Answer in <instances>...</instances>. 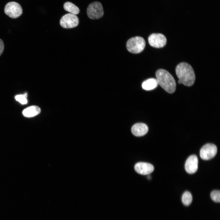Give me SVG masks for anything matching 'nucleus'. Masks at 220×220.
<instances>
[{"label":"nucleus","instance_id":"11","mask_svg":"<svg viewBox=\"0 0 220 220\" xmlns=\"http://www.w3.org/2000/svg\"><path fill=\"white\" fill-rule=\"evenodd\" d=\"M148 130V126L145 124L139 123L135 124L132 127L131 131L136 136H141L146 134Z\"/></svg>","mask_w":220,"mask_h":220},{"label":"nucleus","instance_id":"7","mask_svg":"<svg viewBox=\"0 0 220 220\" xmlns=\"http://www.w3.org/2000/svg\"><path fill=\"white\" fill-rule=\"evenodd\" d=\"M217 151L216 146L214 144L208 143L204 145L200 151V156L204 160H207L213 158Z\"/></svg>","mask_w":220,"mask_h":220},{"label":"nucleus","instance_id":"6","mask_svg":"<svg viewBox=\"0 0 220 220\" xmlns=\"http://www.w3.org/2000/svg\"><path fill=\"white\" fill-rule=\"evenodd\" d=\"M79 23L78 17L75 15L68 13L64 15L60 20V24L63 28H70L78 26Z\"/></svg>","mask_w":220,"mask_h":220},{"label":"nucleus","instance_id":"14","mask_svg":"<svg viewBox=\"0 0 220 220\" xmlns=\"http://www.w3.org/2000/svg\"><path fill=\"white\" fill-rule=\"evenodd\" d=\"M64 9L66 11L74 14H77L79 12V8L71 2H67L64 5Z\"/></svg>","mask_w":220,"mask_h":220},{"label":"nucleus","instance_id":"4","mask_svg":"<svg viewBox=\"0 0 220 220\" xmlns=\"http://www.w3.org/2000/svg\"><path fill=\"white\" fill-rule=\"evenodd\" d=\"M88 17L92 19H97L101 18L103 15L104 11L101 4L98 2L90 3L87 9Z\"/></svg>","mask_w":220,"mask_h":220},{"label":"nucleus","instance_id":"12","mask_svg":"<svg viewBox=\"0 0 220 220\" xmlns=\"http://www.w3.org/2000/svg\"><path fill=\"white\" fill-rule=\"evenodd\" d=\"M41 112V110L38 106L33 105L28 107L23 111L22 113L23 115L27 117H34L38 114Z\"/></svg>","mask_w":220,"mask_h":220},{"label":"nucleus","instance_id":"13","mask_svg":"<svg viewBox=\"0 0 220 220\" xmlns=\"http://www.w3.org/2000/svg\"><path fill=\"white\" fill-rule=\"evenodd\" d=\"M158 84V82L156 79L150 78L143 82L142 84V87L145 90H150L155 88Z\"/></svg>","mask_w":220,"mask_h":220},{"label":"nucleus","instance_id":"19","mask_svg":"<svg viewBox=\"0 0 220 220\" xmlns=\"http://www.w3.org/2000/svg\"><path fill=\"white\" fill-rule=\"evenodd\" d=\"M178 82L179 84H182V83L181 81L179 79L178 81Z\"/></svg>","mask_w":220,"mask_h":220},{"label":"nucleus","instance_id":"8","mask_svg":"<svg viewBox=\"0 0 220 220\" xmlns=\"http://www.w3.org/2000/svg\"><path fill=\"white\" fill-rule=\"evenodd\" d=\"M148 41L151 46L155 48H160L166 45L167 39L165 36L162 34L153 33L148 37Z\"/></svg>","mask_w":220,"mask_h":220},{"label":"nucleus","instance_id":"17","mask_svg":"<svg viewBox=\"0 0 220 220\" xmlns=\"http://www.w3.org/2000/svg\"><path fill=\"white\" fill-rule=\"evenodd\" d=\"M211 197L212 200L216 202H220V192L219 190H214L211 193Z\"/></svg>","mask_w":220,"mask_h":220},{"label":"nucleus","instance_id":"2","mask_svg":"<svg viewBox=\"0 0 220 220\" xmlns=\"http://www.w3.org/2000/svg\"><path fill=\"white\" fill-rule=\"evenodd\" d=\"M158 84L167 92L171 94L176 89L175 80L172 75L167 70L160 69L156 73Z\"/></svg>","mask_w":220,"mask_h":220},{"label":"nucleus","instance_id":"10","mask_svg":"<svg viewBox=\"0 0 220 220\" xmlns=\"http://www.w3.org/2000/svg\"><path fill=\"white\" fill-rule=\"evenodd\" d=\"M134 169L138 173L142 175L148 174L154 170V167L151 164L145 162H139L135 165Z\"/></svg>","mask_w":220,"mask_h":220},{"label":"nucleus","instance_id":"3","mask_svg":"<svg viewBox=\"0 0 220 220\" xmlns=\"http://www.w3.org/2000/svg\"><path fill=\"white\" fill-rule=\"evenodd\" d=\"M145 42L142 37L136 36L129 39L127 41L126 47L128 50L133 53H138L144 49Z\"/></svg>","mask_w":220,"mask_h":220},{"label":"nucleus","instance_id":"15","mask_svg":"<svg viewBox=\"0 0 220 220\" xmlns=\"http://www.w3.org/2000/svg\"><path fill=\"white\" fill-rule=\"evenodd\" d=\"M183 204L186 206L189 205L192 200V196L191 193L189 191H185L182 195V198Z\"/></svg>","mask_w":220,"mask_h":220},{"label":"nucleus","instance_id":"9","mask_svg":"<svg viewBox=\"0 0 220 220\" xmlns=\"http://www.w3.org/2000/svg\"><path fill=\"white\" fill-rule=\"evenodd\" d=\"M198 159L196 155H193L189 156L185 164L186 171L190 174L195 173L198 169Z\"/></svg>","mask_w":220,"mask_h":220},{"label":"nucleus","instance_id":"16","mask_svg":"<svg viewBox=\"0 0 220 220\" xmlns=\"http://www.w3.org/2000/svg\"><path fill=\"white\" fill-rule=\"evenodd\" d=\"M27 97V93L23 95H18L15 97L16 100L23 105L26 104L28 103V100L26 98Z\"/></svg>","mask_w":220,"mask_h":220},{"label":"nucleus","instance_id":"5","mask_svg":"<svg viewBox=\"0 0 220 220\" xmlns=\"http://www.w3.org/2000/svg\"><path fill=\"white\" fill-rule=\"evenodd\" d=\"M4 11L7 15L12 18H18L22 14L23 12L21 6L14 2L7 3L5 6Z\"/></svg>","mask_w":220,"mask_h":220},{"label":"nucleus","instance_id":"18","mask_svg":"<svg viewBox=\"0 0 220 220\" xmlns=\"http://www.w3.org/2000/svg\"><path fill=\"white\" fill-rule=\"evenodd\" d=\"M4 49V44L2 40L0 38V56L3 52Z\"/></svg>","mask_w":220,"mask_h":220},{"label":"nucleus","instance_id":"1","mask_svg":"<svg viewBox=\"0 0 220 220\" xmlns=\"http://www.w3.org/2000/svg\"><path fill=\"white\" fill-rule=\"evenodd\" d=\"M176 74L182 84L190 86L194 83L195 75L192 66L185 62L179 64L176 68Z\"/></svg>","mask_w":220,"mask_h":220}]
</instances>
